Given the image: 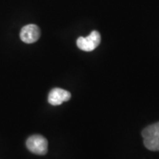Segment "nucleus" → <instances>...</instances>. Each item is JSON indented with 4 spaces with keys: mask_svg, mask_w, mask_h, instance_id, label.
Segmentation results:
<instances>
[{
    "mask_svg": "<svg viewBox=\"0 0 159 159\" xmlns=\"http://www.w3.org/2000/svg\"><path fill=\"white\" fill-rule=\"evenodd\" d=\"M144 146L151 151H159V122L149 125L143 130Z\"/></svg>",
    "mask_w": 159,
    "mask_h": 159,
    "instance_id": "f257e3e1",
    "label": "nucleus"
},
{
    "mask_svg": "<svg viewBox=\"0 0 159 159\" xmlns=\"http://www.w3.org/2000/svg\"><path fill=\"white\" fill-rule=\"evenodd\" d=\"M27 148L33 153L43 156L48 150V142L41 135H33L29 137L26 142Z\"/></svg>",
    "mask_w": 159,
    "mask_h": 159,
    "instance_id": "f03ea898",
    "label": "nucleus"
},
{
    "mask_svg": "<svg viewBox=\"0 0 159 159\" xmlns=\"http://www.w3.org/2000/svg\"><path fill=\"white\" fill-rule=\"evenodd\" d=\"M101 42V36L99 32L92 31L87 37H80L77 40V46L81 50L91 52L94 50Z\"/></svg>",
    "mask_w": 159,
    "mask_h": 159,
    "instance_id": "7ed1b4c3",
    "label": "nucleus"
},
{
    "mask_svg": "<svg viewBox=\"0 0 159 159\" xmlns=\"http://www.w3.org/2000/svg\"><path fill=\"white\" fill-rule=\"evenodd\" d=\"M41 35L39 27L35 25H27L20 32V39L26 43H33L37 41Z\"/></svg>",
    "mask_w": 159,
    "mask_h": 159,
    "instance_id": "20e7f679",
    "label": "nucleus"
},
{
    "mask_svg": "<svg viewBox=\"0 0 159 159\" xmlns=\"http://www.w3.org/2000/svg\"><path fill=\"white\" fill-rule=\"evenodd\" d=\"M71 98V94L64 89L55 88L52 89L48 96V102L52 105H61L63 102L69 101Z\"/></svg>",
    "mask_w": 159,
    "mask_h": 159,
    "instance_id": "39448f33",
    "label": "nucleus"
}]
</instances>
